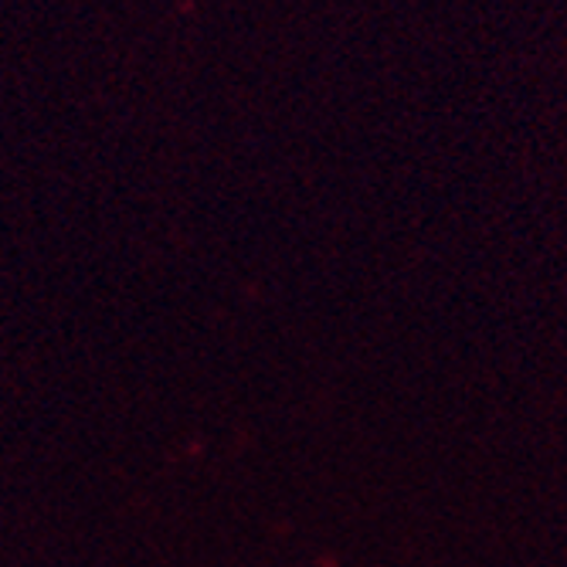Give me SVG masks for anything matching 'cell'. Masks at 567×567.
Instances as JSON below:
<instances>
[]
</instances>
